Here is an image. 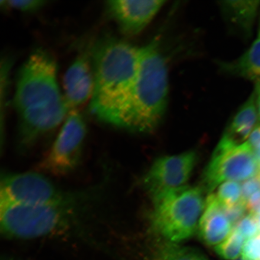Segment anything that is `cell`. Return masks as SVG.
Listing matches in <instances>:
<instances>
[{"instance_id":"obj_1","label":"cell","mask_w":260,"mask_h":260,"mask_svg":"<svg viewBox=\"0 0 260 260\" xmlns=\"http://www.w3.org/2000/svg\"><path fill=\"white\" fill-rule=\"evenodd\" d=\"M18 119V150H29L39 140L66 119L70 108L61 95L53 57L34 51L22 65L15 93Z\"/></svg>"},{"instance_id":"obj_2","label":"cell","mask_w":260,"mask_h":260,"mask_svg":"<svg viewBox=\"0 0 260 260\" xmlns=\"http://www.w3.org/2000/svg\"><path fill=\"white\" fill-rule=\"evenodd\" d=\"M140 48L112 37L100 39L92 50L94 89L90 111L119 127L137 73Z\"/></svg>"},{"instance_id":"obj_3","label":"cell","mask_w":260,"mask_h":260,"mask_svg":"<svg viewBox=\"0 0 260 260\" xmlns=\"http://www.w3.org/2000/svg\"><path fill=\"white\" fill-rule=\"evenodd\" d=\"M168 67L160 38L140 47L137 73L119 127L149 133L157 127L168 107Z\"/></svg>"},{"instance_id":"obj_4","label":"cell","mask_w":260,"mask_h":260,"mask_svg":"<svg viewBox=\"0 0 260 260\" xmlns=\"http://www.w3.org/2000/svg\"><path fill=\"white\" fill-rule=\"evenodd\" d=\"M89 198L47 206L0 202L2 233L9 239L27 240L67 232L79 222L84 203Z\"/></svg>"},{"instance_id":"obj_5","label":"cell","mask_w":260,"mask_h":260,"mask_svg":"<svg viewBox=\"0 0 260 260\" xmlns=\"http://www.w3.org/2000/svg\"><path fill=\"white\" fill-rule=\"evenodd\" d=\"M202 188L185 186L152 198V226L168 242L178 243L196 233L205 203Z\"/></svg>"},{"instance_id":"obj_6","label":"cell","mask_w":260,"mask_h":260,"mask_svg":"<svg viewBox=\"0 0 260 260\" xmlns=\"http://www.w3.org/2000/svg\"><path fill=\"white\" fill-rule=\"evenodd\" d=\"M87 192H69L35 172L2 174L0 202L27 206H47L74 202Z\"/></svg>"},{"instance_id":"obj_7","label":"cell","mask_w":260,"mask_h":260,"mask_svg":"<svg viewBox=\"0 0 260 260\" xmlns=\"http://www.w3.org/2000/svg\"><path fill=\"white\" fill-rule=\"evenodd\" d=\"M260 175V164L246 141L238 146L219 143L202 178L203 191L211 193L227 181H245Z\"/></svg>"},{"instance_id":"obj_8","label":"cell","mask_w":260,"mask_h":260,"mask_svg":"<svg viewBox=\"0 0 260 260\" xmlns=\"http://www.w3.org/2000/svg\"><path fill=\"white\" fill-rule=\"evenodd\" d=\"M86 133L83 116L73 110L68 114L53 145L41 160L40 168L56 176L73 172L80 164Z\"/></svg>"},{"instance_id":"obj_9","label":"cell","mask_w":260,"mask_h":260,"mask_svg":"<svg viewBox=\"0 0 260 260\" xmlns=\"http://www.w3.org/2000/svg\"><path fill=\"white\" fill-rule=\"evenodd\" d=\"M197 160V154L193 151L157 159L144 178L145 190L154 198L186 186Z\"/></svg>"},{"instance_id":"obj_10","label":"cell","mask_w":260,"mask_h":260,"mask_svg":"<svg viewBox=\"0 0 260 260\" xmlns=\"http://www.w3.org/2000/svg\"><path fill=\"white\" fill-rule=\"evenodd\" d=\"M165 3L164 0H115L107 2L106 8L122 34L134 37L147 27Z\"/></svg>"},{"instance_id":"obj_11","label":"cell","mask_w":260,"mask_h":260,"mask_svg":"<svg viewBox=\"0 0 260 260\" xmlns=\"http://www.w3.org/2000/svg\"><path fill=\"white\" fill-rule=\"evenodd\" d=\"M92 59L81 54L68 68L63 78L64 99L70 109L83 105L92 97L94 89Z\"/></svg>"},{"instance_id":"obj_12","label":"cell","mask_w":260,"mask_h":260,"mask_svg":"<svg viewBox=\"0 0 260 260\" xmlns=\"http://www.w3.org/2000/svg\"><path fill=\"white\" fill-rule=\"evenodd\" d=\"M233 223L217 196L210 194L198 225V233L202 241L209 246L219 245L230 235Z\"/></svg>"},{"instance_id":"obj_13","label":"cell","mask_w":260,"mask_h":260,"mask_svg":"<svg viewBox=\"0 0 260 260\" xmlns=\"http://www.w3.org/2000/svg\"><path fill=\"white\" fill-rule=\"evenodd\" d=\"M219 6L231 30L246 41L251 38L253 25L259 15L260 1H223L219 2Z\"/></svg>"},{"instance_id":"obj_14","label":"cell","mask_w":260,"mask_h":260,"mask_svg":"<svg viewBox=\"0 0 260 260\" xmlns=\"http://www.w3.org/2000/svg\"><path fill=\"white\" fill-rule=\"evenodd\" d=\"M259 122L254 91L240 107L224 132L221 142L238 146L248 140Z\"/></svg>"},{"instance_id":"obj_15","label":"cell","mask_w":260,"mask_h":260,"mask_svg":"<svg viewBox=\"0 0 260 260\" xmlns=\"http://www.w3.org/2000/svg\"><path fill=\"white\" fill-rule=\"evenodd\" d=\"M257 35L248 50L236 59L217 61L221 72L254 81H260V11Z\"/></svg>"},{"instance_id":"obj_16","label":"cell","mask_w":260,"mask_h":260,"mask_svg":"<svg viewBox=\"0 0 260 260\" xmlns=\"http://www.w3.org/2000/svg\"><path fill=\"white\" fill-rule=\"evenodd\" d=\"M155 260H208L202 253L192 248L166 242L155 253Z\"/></svg>"},{"instance_id":"obj_17","label":"cell","mask_w":260,"mask_h":260,"mask_svg":"<svg viewBox=\"0 0 260 260\" xmlns=\"http://www.w3.org/2000/svg\"><path fill=\"white\" fill-rule=\"evenodd\" d=\"M246 240L238 231L234 228L230 235L222 243L216 246L217 255L227 260L238 259L242 255Z\"/></svg>"},{"instance_id":"obj_18","label":"cell","mask_w":260,"mask_h":260,"mask_svg":"<svg viewBox=\"0 0 260 260\" xmlns=\"http://www.w3.org/2000/svg\"><path fill=\"white\" fill-rule=\"evenodd\" d=\"M216 196L225 210L232 209L245 202L243 198L242 186L239 182L227 181L221 184Z\"/></svg>"},{"instance_id":"obj_19","label":"cell","mask_w":260,"mask_h":260,"mask_svg":"<svg viewBox=\"0 0 260 260\" xmlns=\"http://www.w3.org/2000/svg\"><path fill=\"white\" fill-rule=\"evenodd\" d=\"M235 228L246 240L260 234L257 219L252 213L244 217Z\"/></svg>"},{"instance_id":"obj_20","label":"cell","mask_w":260,"mask_h":260,"mask_svg":"<svg viewBox=\"0 0 260 260\" xmlns=\"http://www.w3.org/2000/svg\"><path fill=\"white\" fill-rule=\"evenodd\" d=\"M6 7L18 10L24 12H31L38 11L43 7L46 2L42 0H19V1H5Z\"/></svg>"},{"instance_id":"obj_21","label":"cell","mask_w":260,"mask_h":260,"mask_svg":"<svg viewBox=\"0 0 260 260\" xmlns=\"http://www.w3.org/2000/svg\"><path fill=\"white\" fill-rule=\"evenodd\" d=\"M242 258L245 260H260V234L246 240Z\"/></svg>"},{"instance_id":"obj_22","label":"cell","mask_w":260,"mask_h":260,"mask_svg":"<svg viewBox=\"0 0 260 260\" xmlns=\"http://www.w3.org/2000/svg\"><path fill=\"white\" fill-rule=\"evenodd\" d=\"M246 141L251 146L256 160L260 164V125L253 130Z\"/></svg>"},{"instance_id":"obj_23","label":"cell","mask_w":260,"mask_h":260,"mask_svg":"<svg viewBox=\"0 0 260 260\" xmlns=\"http://www.w3.org/2000/svg\"><path fill=\"white\" fill-rule=\"evenodd\" d=\"M254 93L255 95L256 105L257 107L259 122H260V81L255 83Z\"/></svg>"},{"instance_id":"obj_24","label":"cell","mask_w":260,"mask_h":260,"mask_svg":"<svg viewBox=\"0 0 260 260\" xmlns=\"http://www.w3.org/2000/svg\"><path fill=\"white\" fill-rule=\"evenodd\" d=\"M255 216L256 217V219H257L259 227V229H260V214H259V215Z\"/></svg>"},{"instance_id":"obj_25","label":"cell","mask_w":260,"mask_h":260,"mask_svg":"<svg viewBox=\"0 0 260 260\" xmlns=\"http://www.w3.org/2000/svg\"><path fill=\"white\" fill-rule=\"evenodd\" d=\"M235 260H245V259H243V258H242L236 259H235Z\"/></svg>"},{"instance_id":"obj_26","label":"cell","mask_w":260,"mask_h":260,"mask_svg":"<svg viewBox=\"0 0 260 260\" xmlns=\"http://www.w3.org/2000/svg\"><path fill=\"white\" fill-rule=\"evenodd\" d=\"M3 260H12V259H10L9 258H5V259H3Z\"/></svg>"}]
</instances>
